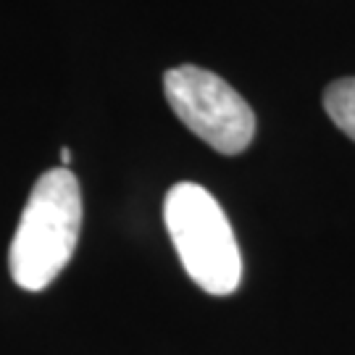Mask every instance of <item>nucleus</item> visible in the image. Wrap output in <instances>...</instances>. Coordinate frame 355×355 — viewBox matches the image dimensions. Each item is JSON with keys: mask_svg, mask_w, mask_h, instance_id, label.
<instances>
[{"mask_svg": "<svg viewBox=\"0 0 355 355\" xmlns=\"http://www.w3.org/2000/svg\"><path fill=\"white\" fill-rule=\"evenodd\" d=\"M82 227V192L69 168H51L35 182L8 248L13 282L45 290L71 261Z\"/></svg>", "mask_w": 355, "mask_h": 355, "instance_id": "nucleus-1", "label": "nucleus"}, {"mask_svg": "<svg viewBox=\"0 0 355 355\" xmlns=\"http://www.w3.org/2000/svg\"><path fill=\"white\" fill-rule=\"evenodd\" d=\"M164 221L190 279L208 295H232L242 282V255L224 208L195 182L174 184Z\"/></svg>", "mask_w": 355, "mask_h": 355, "instance_id": "nucleus-2", "label": "nucleus"}, {"mask_svg": "<svg viewBox=\"0 0 355 355\" xmlns=\"http://www.w3.org/2000/svg\"><path fill=\"white\" fill-rule=\"evenodd\" d=\"M164 89L179 121L214 150L237 155L253 142V108L214 71L200 66H179L166 71Z\"/></svg>", "mask_w": 355, "mask_h": 355, "instance_id": "nucleus-3", "label": "nucleus"}, {"mask_svg": "<svg viewBox=\"0 0 355 355\" xmlns=\"http://www.w3.org/2000/svg\"><path fill=\"white\" fill-rule=\"evenodd\" d=\"M324 108L331 121L343 129L350 140H355V76L331 82L324 92Z\"/></svg>", "mask_w": 355, "mask_h": 355, "instance_id": "nucleus-4", "label": "nucleus"}, {"mask_svg": "<svg viewBox=\"0 0 355 355\" xmlns=\"http://www.w3.org/2000/svg\"><path fill=\"white\" fill-rule=\"evenodd\" d=\"M61 164H64V168L66 164H71V150L69 148H61Z\"/></svg>", "mask_w": 355, "mask_h": 355, "instance_id": "nucleus-5", "label": "nucleus"}]
</instances>
